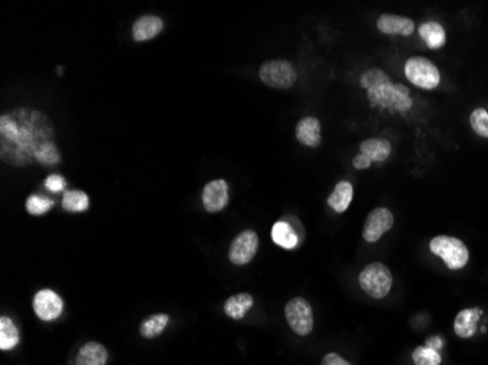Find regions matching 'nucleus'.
Returning a JSON list of instances; mask_svg holds the SVG:
<instances>
[{"label":"nucleus","mask_w":488,"mask_h":365,"mask_svg":"<svg viewBox=\"0 0 488 365\" xmlns=\"http://www.w3.org/2000/svg\"><path fill=\"white\" fill-rule=\"evenodd\" d=\"M51 120L37 108L19 107L0 117V159L12 167L36 163V152L54 142Z\"/></svg>","instance_id":"1"},{"label":"nucleus","mask_w":488,"mask_h":365,"mask_svg":"<svg viewBox=\"0 0 488 365\" xmlns=\"http://www.w3.org/2000/svg\"><path fill=\"white\" fill-rule=\"evenodd\" d=\"M360 86L366 89L373 108L382 111L405 113L413 107L410 89L402 84H393L389 75L382 69H369L360 78Z\"/></svg>","instance_id":"2"},{"label":"nucleus","mask_w":488,"mask_h":365,"mask_svg":"<svg viewBox=\"0 0 488 365\" xmlns=\"http://www.w3.org/2000/svg\"><path fill=\"white\" fill-rule=\"evenodd\" d=\"M358 282L361 290L369 296L379 300L389 294L393 278L388 266L380 263V261H373L361 270Z\"/></svg>","instance_id":"3"},{"label":"nucleus","mask_w":488,"mask_h":365,"mask_svg":"<svg viewBox=\"0 0 488 365\" xmlns=\"http://www.w3.org/2000/svg\"><path fill=\"white\" fill-rule=\"evenodd\" d=\"M431 253L443 259L446 266L452 270L465 268L469 260V252L459 238L439 235L430 242Z\"/></svg>","instance_id":"4"},{"label":"nucleus","mask_w":488,"mask_h":365,"mask_svg":"<svg viewBox=\"0 0 488 365\" xmlns=\"http://www.w3.org/2000/svg\"><path fill=\"white\" fill-rule=\"evenodd\" d=\"M259 78L269 88L288 89L297 81V71L287 60H268L260 66Z\"/></svg>","instance_id":"5"},{"label":"nucleus","mask_w":488,"mask_h":365,"mask_svg":"<svg viewBox=\"0 0 488 365\" xmlns=\"http://www.w3.org/2000/svg\"><path fill=\"white\" fill-rule=\"evenodd\" d=\"M405 75L408 81L423 89H434L440 84V72L436 64L421 56H414L406 60Z\"/></svg>","instance_id":"6"},{"label":"nucleus","mask_w":488,"mask_h":365,"mask_svg":"<svg viewBox=\"0 0 488 365\" xmlns=\"http://www.w3.org/2000/svg\"><path fill=\"white\" fill-rule=\"evenodd\" d=\"M286 318L290 327L300 336H307L314 326L313 310L301 296H296L286 305Z\"/></svg>","instance_id":"7"},{"label":"nucleus","mask_w":488,"mask_h":365,"mask_svg":"<svg viewBox=\"0 0 488 365\" xmlns=\"http://www.w3.org/2000/svg\"><path fill=\"white\" fill-rule=\"evenodd\" d=\"M257 247H259L257 234L252 230H244L233 239L229 252L230 261L235 266H243L251 263L257 253Z\"/></svg>","instance_id":"8"},{"label":"nucleus","mask_w":488,"mask_h":365,"mask_svg":"<svg viewBox=\"0 0 488 365\" xmlns=\"http://www.w3.org/2000/svg\"><path fill=\"white\" fill-rule=\"evenodd\" d=\"M32 309L44 322H51L58 318L63 311V301L60 296L51 290H41L32 300Z\"/></svg>","instance_id":"9"},{"label":"nucleus","mask_w":488,"mask_h":365,"mask_svg":"<svg viewBox=\"0 0 488 365\" xmlns=\"http://www.w3.org/2000/svg\"><path fill=\"white\" fill-rule=\"evenodd\" d=\"M203 208L209 213L222 211L230 202V187L229 182L222 178L209 181L202 191Z\"/></svg>","instance_id":"10"},{"label":"nucleus","mask_w":488,"mask_h":365,"mask_svg":"<svg viewBox=\"0 0 488 365\" xmlns=\"http://www.w3.org/2000/svg\"><path fill=\"white\" fill-rule=\"evenodd\" d=\"M395 218L389 209L386 208H376L371 211L364 222V230H362V237L369 243H376L380 237L389 231L393 226Z\"/></svg>","instance_id":"11"},{"label":"nucleus","mask_w":488,"mask_h":365,"mask_svg":"<svg viewBox=\"0 0 488 365\" xmlns=\"http://www.w3.org/2000/svg\"><path fill=\"white\" fill-rule=\"evenodd\" d=\"M163 30H164V22L160 16L143 15L139 19L135 21V24L132 27V36L135 41L145 43L160 36Z\"/></svg>","instance_id":"12"},{"label":"nucleus","mask_w":488,"mask_h":365,"mask_svg":"<svg viewBox=\"0 0 488 365\" xmlns=\"http://www.w3.org/2000/svg\"><path fill=\"white\" fill-rule=\"evenodd\" d=\"M377 28L383 34L408 37L414 32L415 25H414V21L406 16L384 14L377 19Z\"/></svg>","instance_id":"13"},{"label":"nucleus","mask_w":488,"mask_h":365,"mask_svg":"<svg viewBox=\"0 0 488 365\" xmlns=\"http://www.w3.org/2000/svg\"><path fill=\"white\" fill-rule=\"evenodd\" d=\"M296 138L301 145L307 148L319 146L322 142V126L319 119L316 117L301 119L296 126Z\"/></svg>","instance_id":"14"},{"label":"nucleus","mask_w":488,"mask_h":365,"mask_svg":"<svg viewBox=\"0 0 488 365\" xmlns=\"http://www.w3.org/2000/svg\"><path fill=\"white\" fill-rule=\"evenodd\" d=\"M108 352L98 342H88L76 355V365H106Z\"/></svg>","instance_id":"15"},{"label":"nucleus","mask_w":488,"mask_h":365,"mask_svg":"<svg viewBox=\"0 0 488 365\" xmlns=\"http://www.w3.org/2000/svg\"><path fill=\"white\" fill-rule=\"evenodd\" d=\"M255 305V300L251 294L240 292L231 295L224 304V311L233 320H242V318L248 313V310Z\"/></svg>","instance_id":"16"},{"label":"nucleus","mask_w":488,"mask_h":365,"mask_svg":"<svg viewBox=\"0 0 488 365\" xmlns=\"http://www.w3.org/2000/svg\"><path fill=\"white\" fill-rule=\"evenodd\" d=\"M360 152L371 159V163H383L391 155L392 145L388 139L371 138L361 142Z\"/></svg>","instance_id":"17"},{"label":"nucleus","mask_w":488,"mask_h":365,"mask_svg":"<svg viewBox=\"0 0 488 365\" xmlns=\"http://www.w3.org/2000/svg\"><path fill=\"white\" fill-rule=\"evenodd\" d=\"M483 314L478 309H467L459 311L455 318V332L459 338H471L478 329L480 316Z\"/></svg>","instance_id":"18"},{"label":"nucleus","mask_w":488,"mask_h":365,"mask_svg":"<svg viewBox=\"0 0 488 365\" xmlns=\"http://www.w3.org/2000/svg\"><path fill=\"white\" fill-rule=\"evenodd\" d=\"M353 196H354L353 185H351L349 181H339L335 186L334 191L331 193V196L327 198V204L336 213H342L349 208Z\"/></svg>","instance_id":"19"},{"label":"nucleus","mask_w":488,"mask_h":365,"mask_svg":"<svg viewBox=\"0 0 488 365\" xmlns=\"http://www.w3.org/2000/svg\"><path fill=\"white\" fill-rule=\"evenodd\" d=\"M418 34L419 37L424 40V43L427 44L428 49L437 50L440 47H443L446 43V34H445V28L441 27L437 22H424V24L419 25L418 28Z\"/></svg>","instance_id":"20"},{"label":"nucleus","mask_w":488,"mask_h":365,"mask_svg":"<svg viewBox=\"0 0 488 365\" xmlns=\"http://www.w3.org/2000/svg\"><path fill=\"white\" fill-rule=\"evenodd\" d=\"M272 239H274L275 244L286 250H292L299 246V237L296 231L286 221H279L272 226Z\"/></svg>","instance_id":"21"},{"label":"nucleus","mask_w":488,"mask_h":365,"mask_svg":"<svg viewBox=\"0 0 488 365\" xmlns=\"http://www.w3.org/2000/svg\"><path fill=\"white\" fill-rule=\"evenodd\" d=\"M19 344V330L9 317L0 318V349H14Z\"/></svg>","instance_id":"22"},{"label":"nucleus","mask_w":488,"mask_h":365,"mask_svg":"<svg viewBox=\"0 0 488 365\" xmlns=\"http://www.w3.org/2000/svg\"><path fill=\"white\" fill-rule=\"evenodd\" d=\"M168 320L170 317L167 314H154L146 317L141 323L139 333L146 339H154L156 336H160L164 332V329L167 327Z\"/></svg>","instance_id":"23"},{"label":"nucleus","mask_w":488,"mask_h":365,"mask_svg":"<svg viewBox=\"0 0 488 365\" xmlns=\"http://www.w3.org/2000/svg\"><path fill=\"white\" fill-rule=\"evenodd\" d=\"M62 207L67 212H85L89 208V198L82 190H69L65 191Z\"/></svg>","instance_id":"24"},{"label":"nucleus","mask_w":488,"mask_h":365,"mask_svg":"<svg viewBox=\"0 0 488 365\" xmlns=\"http://www.w3.org/2000/svg\"><path fill=\"white\" fill-rule=\"evenodd\" d=\"M62 161V155L56 142L44 143L40 150L36 152V163L44 167L58 165Z\"/></svg>","instance_id":"25"},{"label":"nucleus","mask_w":488,"mask_h":365,"mask_svg":"<svg viewBox=\"0 0 488 365\" xmlns=\"http://www.w3.org/2000/svg\"><path fill=\"white\" fill-rule=\"evenodd\" d=\"M53 207H54V200L40 196V195H31L25 203V208H27L28 213L34 215V216L44 215L45 212H49Z\"/></svg>","instance_id":"26"},{"label":"nucleus","mask_w":488,"mask_h":365,"mask_svg":"<svg viewBox=\"0 0 488 365\" xmlns=\"http://www.w3.org/2000/svg\"><path fill=\"white\" fill-rule=\"evenodd\" d=\"M413 360L415 365H439L441 362L439 351L428 346H418L413 353Z\"/></svg>","instance_id":"27"},{"label":"nucleus","mask_w":488,"mask_h":365,"mask_svg":"<svg viewBox=\"0 0 488 365\" xmlns=\"http://www.w3.org/2000/svg\"><path fill=\"white\" fill-rule=\"evenodd\" d=\"M471 128L476 134L488 138V111L484 108H476L471 114Z\"/></svg>","instance_id":"28"},{"label":"nucleus","mask_w":488,"mask_h":365,"mask_svg":"<svg viewBox=\"0 0 488 365\" xmlns=\"http://www.w3.org/2000/svg\"><path fill=\"white\" fill-rule=\"evenodd\" d=\"M44 186L51 193H60L66 189V180L59 174H50L45 178Z\"/></svg>","instance_id":"29"},{"label":"nucleus","mask_w":488,"mask_h":365,"mask_svg":"<svg viewBox=\"0 0 488 365\" xmlns=\"http://www.w3.org/2000/svg\"><path fill=\"white\" fill-rule=\"evenodd\" d=\"M322 365H351V364L348 361H345L340 355H338V353L331 352L323 357Z\"/></svg>","instance_id":"30"},{"label":"nucleus","mask_w":488,"mask_h":365,"mask_svg":"<svg viewBox=\"0 0 488 365\" xmlns=\"http://www.w3.org/2000/svg\"><path fill=\"white\" fill-rule=\"evenodd\" d=\"M353 165L357 169H367L371 165V159H369L366 155L358 154L357 156H354L353 159Z\"/></svg>","instance_id":"31"},{"label":"nucleus","mask_w":488,"mask_h":365,"mask_svg":"<svg viewBox=\"0 0 488 365\" xmlns=\"http://www.w3.org/2000/svg\"><path fill=\"white\" fill-rule=\"evenodd\" d=\"M426 346H428V348H431V349H434V351H439L441 346H443V342H441L440 338H431V339L427 340V345H426Z\"/></svg>","instance_id":"32"}]
</instances>
